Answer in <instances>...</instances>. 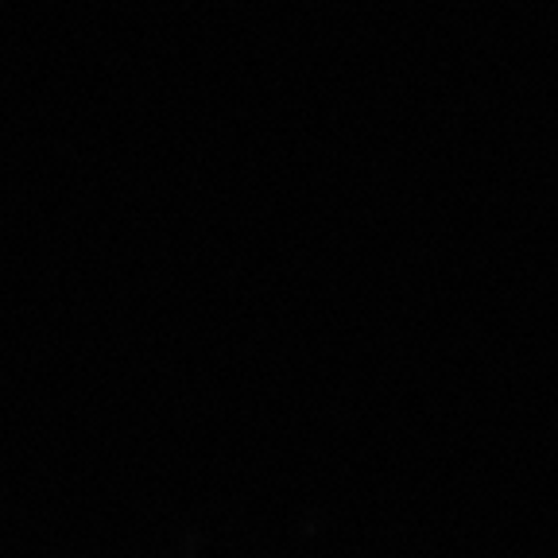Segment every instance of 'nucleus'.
Listing matches in <instances>:
<instances>
[]
</instances>
